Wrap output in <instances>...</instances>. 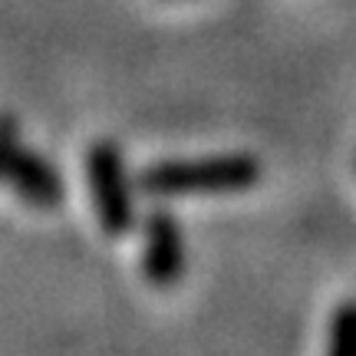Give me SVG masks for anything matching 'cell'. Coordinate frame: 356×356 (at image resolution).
<instances>
[{"label":"cell","instance_id":"6","mask_svg":"<svg viewBox=\"0 0 356 356\" xmlns=\"http://www.w3.org/2000/svg\"><path fill=\"white\" fill-rule=\"evenodd\" d=\"M20 145V136H17V119L10 113H0V172L7 165V159L13 155V149Z\"/></svg>","mask_w":356,"mask_h":356},{"label":"cell","instance_id":"3","mask_svg":"<svg viewBox=\"0 0 356 356\" xmlns=\"http://www.w3.org/2000/svg\"><path fill=\"white\" fill-rule=\"evenodd\" d=\"M185 267L188 257L178 218L168 208H152L145 215V234H142V274L152 287L165 291L181 280Z\"/></svg>","mask_w":356,"mask_h":356},{"label":"cell","instance_id":"1","mask_svg":"<svg viewBox=\"0 0 356 356\" xmlns=\"http://www.w3.org/2000/svg\"><path fill=\"white\" fill-rule=\"evenodd\" d=\"M261 181V162L251 152L202 155V159H165L145 165L136 188L152 198L175 195H211V191H248Z\"/></svg>","mask_w":356,"mask_h":356},{"label":"cell","instance_id":"5","mask_svg":"<svg viewBox=\"0 0 356 356\" xmlns=\"http://www.w3.org/2000/svg\"><path fill=\"white\" fill-rule=\"evenodd\" d=\"M327 350L333 356H356V300H343L333 310Z\"/></svg>","mask_w":356,"mask_h":356},{"label":"cell","instance_id":"2","mask_svg":"<svg viewBox=\"0 0 356 356\" xmlns=\"http://www.w3.org/2000/svg\"><path fill=\"white\" fill-rule=\"evenodd\" d=\"M86 185L92 211L106 238H122L136 225V188L129 181L119 145L99 139L86 152Z\"/></svg>","mask_w":356,"mask_h":356},{"label":"cell","instance_id":"4","mask_svg":"<svg viewBox=\"0 0 356 356\" xmlns=\"http://www.w3.org/2000/svg\"><path fill=\"white\" fill-rule=\"evenodd\" d=\"M0 181L10 185L13 195L24 204L37 208V211H53L63 204L66 185L56 165H50L40 152H30V149H13V155L7 159V165L0 172Z\"/></svg>","mask_w":356,"mask_h":356}]
</instances>
